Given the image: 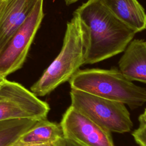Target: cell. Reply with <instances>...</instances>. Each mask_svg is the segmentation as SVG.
Returning <instances> with one entry per match:
<instances>
[{"label":"cell","mask_w":146,"mask_h":146,"mask_svg":"<svg viewBox=\"0 0 146 146\" xmlns=\"http://www.w3.org/2000/svg\"><path fill=\"white\" fill-rule=\"evenodd\" d=\"M120 21L136 33L146 29V13L137 0H102Z\"/></svg>","instance_id":"obj_10"},{"label":"cell","mask_w":146,"mask_h":146,"mask_svg":"<svg viewBox=\"0 0 146 146\" xmlns=\"http://www.w3.org/2000/svg\"><path fill=\"white\" fill-rule=\"evenodd\" d=\"M48 104L20 84L3 79L0 82V121L46 119Z\"/></svg>","instance_id":"obj_5"},{"label":"cell","mask_w":146,"mask_h":146,"mask_svg":"<svg viewBox=\"0 0 146 146\" xmlns=\"http://www.w3.org/2000/svg\"><path fill=\"white\" fill-rule=\"evenodd\" d=\"M139 121L140 123H144L146 124V109L145 110L144 112L140 115L139 117Z\"/></svg>","instance_id":"obj_16"},{"label":"cell","mask_w":146,"mask_h":146,"mask_svg":"<svg viewBox=\"0 0 146 146\" xmlns=\"http://www.w3.org/2000/svg\"><path fill=\"white\" fill-rule=\"evenodd\" d=\"M132 135L139 146H146V124L140 123L139 127L132 132Z\"/></svg>","instance_id":"obj_13"},{"label":"cell","mask_w":146,"mask_h":146,"mask_svg":"<svg viewBox=\"0 0 146 146\" xmlns=\"http://www.w3.org/2000/svg\"><path fill=\"white\" fill-rule=\"evenodd\" d=\"M36 121L29 119L0 121V146H10L32 127Z\"/></svg>","instance_id":"obj_12"},{"label":"cell","mask_w":146,"mask_h":146,"mask_svg":"<svg viewBox=\"0 0 146 146\" xmlns=\"http://www.w3.org/2000/svg\"><path fill=\"white\" fill-rule=\"evenodd\" d=\"M10 146H55V144H30L25 143L19 140H17Z\"/></svg>","instance_id":"obj_15"},{"label":"cell","mask_w":146,"mask_h":146,"mask_svg":"<svg viewBox=\"0 0 146 146\" xmlns=\"http://www.w3.org/2000/svg\"><path fill=\"white\" fill-rule=\"evenodd\" d=\"M71 89L80 90L134 109L146 103V89L135 84L119 70H79L69 80Z\"/></svg>","instance_id":"obj_3"},{"label":"cell","mask_w":146,"mask_h":146,"mask_svg":"<svg viewBox=\"0 0 146 146\" xmlns=\"http://www.w3.org/2000/svg\"><path fill=\"white\" fill-rule=\"evenodd\" d=\"M64 1L65 3H66V5H71L72 3H74L76 2H77L79 0H64Z\"/></svg>","instance_id":"obj_18"},{"label":"cell","mask_w":146,"mask_h":146,"mask_svg":"<svg viewBox=\"0 0 146 146\" xmlns=\"http://www.w3.org/2000/svg\"><path fill=\"white\" fill-rule=\"evenodd\" d=\"M3 79H5V78H2V77L0 76V82H1Z\"/></svg>","instance_id":"obj_19"},{"label":"cell","mask_w":146,"mask_h":146,"mask_svg":"<svg viewBox=\"0 0 146 146\" xmlns=\"http://www.w3.org/2000/svg\"><path fill=\"white\" fill-rule=\"evenodd\" d=\"M119 67L129 80L146 83V40H132L124 51Z\"/></svg>","instance_id":"obj_9"},{"label":"cell","mask_w":146,"mask_h":146,"mask_svg":"<svg viewBox=\"0 0 146 146\" xmlns=\"http://www.w3.org/2000/svg\"><path fill=\"white\" fill-rule=\"evenodd\" d=\"M71 106L111 132L125 133L133 127L125 104L80 90L71 89Z\"/></svg>","instance_id":"obj_4"},{"label":"cell","mask_w":146,"mask_h":146,"mask_svg":"<svg viewBox=\"0 0 146 146\" xmlns=\"http://www.w3.org/2000/svg\"><path fill=\"white\" fill-rule=\"evenodd\" d=\"M90 44L87 26L78 15L66 26L63 42L58 56L30 88L36 96H43L52 92L70 78L84 64Z\"/></svg>","instance_id":"obj_2"},{"label":"cell","mask_w":146,"mask_h":146,"mask_svg":"<svg viewBox=\"0 0 146 146\" xmlns=\"http://www.w3.org/2000/svg\"><path fill=\"white\" fill-rule=\"evenodd\" d=\"M39 0H6L0 18V52Z\"/></svg>","instance_id":"obj_8"},{"label":"cell","mask_w":146,"mask_h":146,"mask_svg":"<svg viewBox=\"0 0 146 146\" xmlns=\"http://www.w3.org/2000/svg\"><path fill=\"white\" fill-rule=\"evenodd\" d=\"M74 13L89 31L90 44L84 64L98 63L123 52L136 34L117 19L102 0H88Z\"/></svg>","instance_id":"obj_1"},{"label":"cell","mask_w":146,"mask_h":146,"mask_svg":"<svg viewBox=\"0 0 146 146\" xmlns=\"http://www.w3.org/2000/svg\"><path fill=\"white\" fill-rule=\"evenodd\" d=\"M64 137L81 146H115L111 132L70 106L60 123Z\"/></svg>","instance_id":"obj_7"},{"label":"cell","mask_w":146,"mask_h":146,"mask_svg":"<svg viewBox=\"0 0 146 146\" xmlns=\"http://www.w3.org/2000/svg\"><path fill=\"white\" fill-rule=\"evenodd\" d=\"M43 17V0H39L0 52L2 78H6L22 67Z\"/></svg>","instance_id":"obj_6"},{"label":"cell","mask_w":146,"mask_h":146,"mask_svg":"<svg viewBox=\"0 0 146 146\" xmlns=\"http://www.w3.org/2000/svg\"><path fill=\"white\" fill-rule=\"evenodd\" d=\"M64 136L60 124L47 119L37 120L19 139L23 143L36 144H55Z\"/></svg>","instance_id":"obj_11"},{"label":"cell","mask_w":146,"mask_h":146,"mask_svg":"<svg viewBox=\"0 0 146 146\" xmlns=\"http://www.w3.org/2000/svg\"><path fill=\"white\" fill-rule=\"evenodd\" d=\"M55 146H81L75 142L64 137L60 139L55 144Z\"/></svg>","instance_id":"obj_14"},{"label":"cell","mask_w":146,"mask_h":146,"mask_svg":"<svg viewBox=\"0 0 146 146\" xmlns=\"http://www.w3.org/2000/svg\"><path fill=\"white\" fill-rule=\"evenodd\" d=\"M6 0H0V18L2 14Z\"/></svg>","instance_id":"obj_17"}]
</instances>
